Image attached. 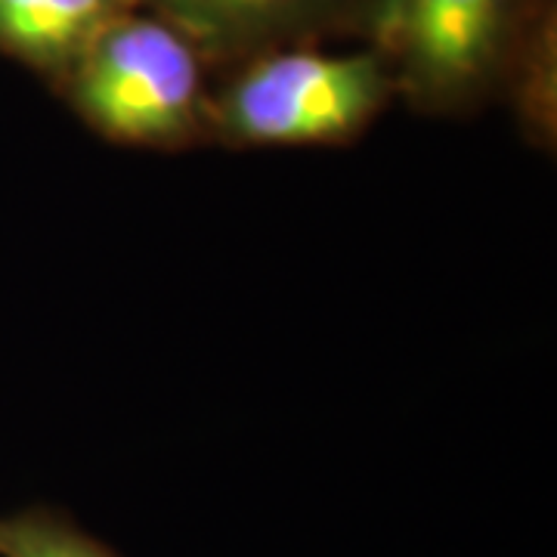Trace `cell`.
Wrapping results in <instances>:
<instances>
[{
    "label": "cell",
    "instance_id": "cell-1",
    "mask_svg": "<svg viewBox=\"0 0 557 557\" xmlns=\"http://www.w3.org/2000/svg\"><path fill=\"white\" fill-rule=\"evenodd\" d=\"M72 97L109 137L171 143L196 115L199 62L171 25L119 16L75 62Z\"/></svg>",
    "mask_w": 557,
    "mask_h": 557
},
{
    "label": "cell",
    "instance_id": "cell-2",
    "mask_svg": "<svg viewBox=\"0 0 557 557\" xmlns=\"http://www.w3.org/2000/svg\"><path fill=\"white\" fill-rule=\"evenodd\" d=\"M387 84L379 53H278L230 87L223 124L245 143L341 139L379 112Z\"/></svg>",
    "mask_w": 557,
    "mask_h": 557
},
{
    "label": "cell",
    "instance_id": "cell-3",
    "mask_svg": "<svg viewBox=\"0 0 557 557\" xmlns=\"http://www.w3.org/2000/svg\"><path fill=\"white\" fill-rule=\"evenodd\" d=\"M527 0H375L372 28L421 102L456 106L496 78Z\"/></svg>",
    "mask_w": 557,
    "mask_h": 557
},
{
    "label": "cell",
    "instance_id": "cell-4",
    "mask_svg": "<svg viewBox=\"0 0 557 557\" xmlns=\"http://www.w3.org/2000/svg\"><path fill=\"white\" fill-rule=\"evenodd\" d=\"M119 16L124 0H0V47L28 65L65 72Z\"/></svg>",
    "mask_w": 557,
    "mask_h": 557
},
{
    "label": "cell",
    "instance_id": "cell-5",
    "mask_svg": "<svg viewBox=\"0 0 557 557\" xmlns=\"http://www.w3.org/2000/svg\"><path fill=\"white\" fill-rule=\"evenodd\" d=\"M332 0H152L171 28L211 50H242L310 20Z\"/></svg>",
    "mask_w": 557,
    "mask_h": 557
},
{
    "label": "cell",
    "instance_id": "cell-6",
    "mask_svg": "<svg viewBox=\"0 0 557 557\" xmlns=\"http://www.w3.org/2000/svg\"><path fill=\"white\" fill-rule=\"evenodd\" d=\"M0 557H115L53 511H20L0 518Z\"/></svg>",
    "mask_w": 557,
    "mask_h": 557
}]
</instances>
